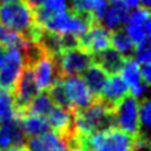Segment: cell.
Here are the masks:
<instances>
[{"instance_id": "1", "label": "cell", "mask_w": 151, "mask_h": 151, "mask_svg": "<svg viewBox=\"0 0 151 151\" xmlns=\"http://www.w3.org/2000/svg\"><path fill=\"white\" fill-rule=\"evenodd\" d=\"M0 23H3L9 29L22 34L30 42H37L42 30L35 23L32 5L23 0L0 4Z\"/></svg>"}, {"instance_id": "2", "label": "cell", "mask_w": 151, "mask_h": 151, "mask_svg": "<svg viewBox=\"0 0 151 151\" xmlns=\"http://www.w3.org/2000/svg\"><path fill=\"white\" fill-rule=\"evenodd\" d=\"M73 129L78 136H87L115 127L113 108L102 100L93 101L86 108L73 111Z\"/></svg>"}, {"instance_id": "3", "label": "cell", "mask_w": 151, "mask_h": 151, "mask_svg": "<svg viewBox=\"0 0 151 151\" xmlns=\"http://www.w3.org/2000/svg\"><path fill=\"white\" fill-rule=\"evenodd\" d=\"M27 65L24 48L10 47L4 50L3 60L0 64V84L1 88L13 91L23 69Z\"/></svg>"}, {"instance_id": "4", "label": "cell", "mask_w": 151, "mask_h": 151, "mask_svg": "<svg viewBox=\"0 0 151 151\" xmlns=\"http://www.w3.org/2000/svg\"><path fill=\"white\" fill-rule=\"evenodd\" d=\"M54 57L62 76H79L93 63V55L81 45L65 48Z\"/></svg>"}, {"instance_id": "5", "label": "cell", "mask_w": 151, "mask_h": 151, "mask_svg": "<svg viewBox=\"0 0 151 151\" xmlns=\"http://www.w3.org/2000/svg\"><path fill=\"white\" fill-rule=\"evenodd\" d=\"M139 105L137 98L126 96L113 107L115 126L131 136H136L140 132Z\"/></svg>"}, {"instance_id": "6", "label": "cell", "mask_w": 151, "mask_h": 151, "mask_svg": "<svg viewBox=\"0 0 151 151\" xmlns=\"http://www.w3.org/2000/svg\"><path fill=\"white\" fill-rule=\"evenodd\" d=\"M125 33L136 45L150 42L151 35V22L149 8L137 6L134 10L129 12V15L124 24Z\"/></svg>"}, {"instance_id": "7", "label": "cell", "mask_w": 151, "mask_h": 151, "mask_svg": "<svg viewBox=\"0 0 151 151\" xmlns=\"http://www.w3.org/2000/svg\"><path fill=\"white\" fill-rule=\"evenodd\" d=\"M59 82L72 111L86 108L94 101V94L89 91L84 79L79 76H63V78H59Z\"/></svg>"}, {"instance_id": "8", "label": "cell", "mask_w": 151, "mask_h": 151, "mask_svg": "<svg viewBox=\"0 0 151 151\" xmlns=\"http://www.w3.org/2000/svg\"><path fill=\"white\" fill-rule=\"evenodd\" d=\"M28 65H30L33 70L39 91H49L50 87L60 78L55 57L49 53L43 52Z\"/></svg>"}, {"instance_id": "9", "label": "cell", "mask_w": 151, "mask_h": 151, "mask_svg": "<svg viewBox=\"0 0 151 151\" xmlns=\"http://www.w3.org/2000/svg\"><path fill=\"white\" fill-rule=\"evenodd\" d=\"M73 137L49 130L43 135L32 137L25 145L28 151H72Z\"/></svg>"}, {"instance_id": "10", "label": "cell", "mask_w": 151, "mask_h": 151, "mask_svg": "<svg viewBox=\"0 0 151 151\" xmlns=\"http://www.w3.org/2000/svg\"><path fill=\"white\" fill-rule=\"evenodd\" d=\"M13 96H14V102H15V106L19 111V115L25 110V107L28 106L33 97L38 94L40 91L37 86L34 74H33V70L30 68V65H25L23 72L20 74V77L17 81L15 86L13 88Z\"/></svg>"}, {"instance_id": "11", "label": "cell", "mask_w": 151, "mask_h": 151, "mask_svg": "<svg viewBox=\"0 0 151 151\" xmlns=\"http://www.w3.org/2000/svg\"><path fill=\"white\" fill-rule=\"evenodd\" d=\"M78 45L92 55H96L111 47V32L101 24H92L79 39Z\"/></svg>"}, {"instance_id": "12", "label": "cell", "mask_w": 151, "mask_h": 151, "mask_svg": "<svg viewBox=\"0 0 151 151\" xmlns=\"http://www.w3.org/2000/svg\"><path fill=\"white\" fill-rule=\"evenodd\" d=\"M120 76L124 79V82L126 83L129 92L131 93V96H134L135 98H144L146 91H147V84L145 83L142 76L140 72L139 64L131 58H126L124 65L120 70Z\"/></svg>"}, {"instance_id": "13", "label": "cell", "mask_w": 151, "mask_h": 151, "mask_svg": "<svg viewBox=\"0 0 151 151\" xmlns=\"http://www.w3.org/2000/svg\"><path fill=\"white\" fill-rule=\"evenodd\" d=\"M34 10L35 23L39 27L45 20L69 12L68 0H28Z\"/></svg>"}, {"instance_id": "14", "label": "cell", "mask_w": 151, "mask_h": 151, "mask_svg": "<svg viewBox=\"0 0 151 151\" xmlns=\"http://www.w3.org/2000/svg\"><path fill=\"white\" fill-rule=\"evenodd\" d=\"M45 119L48 121L49 126L54 131H58L60 134H64L67 136L76 135L74 129H73L74 113L72 110L54 105L53 108L47 113Z\"/></svg>"}, {"instance_id": "15", "label": "cell", "mask_w": 151, "mask_h": 151, "mask_svg": "<svg viewBox=\"0 0 151 151\" xmlns=\"http://www.w3.org/2000/svg\"><path fill=\"white\" fill-rule=\"evenodd\" d=\"M25 139L19 119H13L0 124V150L6 151L15 146L25 145Z\"/></svg>"}, {"instance_id": "16", "label": "cell", "mask_w": 151, "mask_h": 151, "mask_svg": "<svg viewBox=\"0 0 151 151\" xmlns=\"http://www.w3.org/2000/svg\"><path fill=\"white\" fill-rule=\"evenodd\" d=\"M127 93H129V88H127L126 83L121 78V76L116 73L112 74L111 77H108L105 87H103L100 94V100H102L105 103H107L108 106L113 108L122 98L127 96Z\"/></svg>"}, {"instance_id": "17", "label": "cell", "mask_w": 151, "mask_h": 151, "mask_svg": "<svg viewBox=\"0 0 151 151\" xmlns=\"http://www.w3.org/2000/svg\"><path fill=\"white\" fill-rule=\"evenodd\" d=\"M73 12L88 17L91 20H101L108 6L107 0H68Z\"/></svg>"}, {"instance_id": "18", "label": "cell", "mask_w": 151, "mask_h": 151, "mask_svg": "<svg viewBox=\"0 0 151 151\" xmlns=\"http://www.w3.org/2000/svg\"><path fill=\"white\" fill-rule=\"evenodd\" d=\"M19 124L25 137H35V136L43 135L49 131L50 126L47 121L45 116L30 115V113H20L19 115Z\"/></svg>"}, {"instance_id": "19", "label": "cell", "mask_w": 151, "mask_h": 151, "mask_svg": "<svg viewBox=\"0 0 151 151\" xmlns=\"http://www.w3.org/2000/svg\"><path fill=\"white\" fill-rule=\"evenodd\" d=\"M125 59H126L125 57H122L120 53H117L111 47L108 49L101 52V53L93 55V62L97 63L100 67H102L108 74L119 73L122 68V65H124Z\"/></svg>"}, {"instance_id": "20", "label": "cell", "mask_w": 151, "mask_h": 151, "mask_svg": "<svg viewBox=\"0 0 151 151\" xmlns=\"http://www.w3.org/2000/svg\"><path fill=\"white\" fill-rule=\"evenodd\" d=\"M84 82L94 96H100L103 87L108 79V73L97 63H92L89 67L84 70Z\"/></svg>"}, {"instance_id": "21", "label": "cell", "mask_w": 151, "mask_h": 151, "mask_svg": "<svg viewBox=\"0 0 151 151\" xmlns=\"http://www.w3.org/2000/svg\"><path fill=\"white\" fill-rule=\"evenodd\" d=\"M127 15H129V12L125 10V9L108 4L106 12L102 15L100 22L102 23L101 25L105 27L107 30L116 32V30H120L124 27Z\"/></svg>"}, {"instance_id": "22", "label": "cell", "mask_w": 151, "mask_h": 151, "mask_svg": "<svg viewBox=\"0 0 151 151\" xmlns=\"http://www.w3.org/2000/svg\"><path fill=\"white\" fill-rule=\"evenodd\" d=\"M54 106V102L52 100L50 94L47 91H40L38 94L33 97V100L28 103L25 110L22 113H30V115H39V116H47Z\"/></svg>"}, {"instance_id": "23", "label": "cell", "mask_w": 151, "mask_h": 151, "mask_svg": "<svg viewBox=\"0 0 151 151\" xmlns=\"http://www.w3.org/2000/svg\"><path fill=\"white\" fill-rule=\"evenodd\" d=\"M19 111L14 102L12 91L0 88V124L13 119H18Z\"/></svg>"}, {"instance_id": "24", "label": "cell", "mask_w": 151, "mask_h": 151, "mask_svg": "<svg viewBox=\"0 0 151 151\" xmlns=\"http://www.w3.org/2000/svg\"><path fill=\"white\" fill-rule=\"evenodd\" d=\"M111 48H113L122 57L129 58L131 54H134L135 44L124 30H116L113 32V34H111Z\"/></svg>"}, {"instance_id": "25", "label": "cell", "mask_w": 151, "mask_h": 151, "mask_svg": "<svg viewBox=\"0 0 151 151\" xmlns=\"http://www.w3.org/2000/svg\"><path fill=\"white\" fill-rule=\"evenodd\" d=\"M28 40L19 33L9 29L3 23H0V45L5 47V48H10V47H20L24 48L28 44Z\"/></svg>"}, {"instance_id": "26", "label": "cell", "mask_w": 151, "mask_h": 151, "mask_svg": "<svg viewBox=\"0 0 151 151\" xmlns=\"http://www.w3.org/2000/svg\"><path fill=\"white\" fill-rule=\"evenodd\" d=\"M139 122H140V127H142L144 131L142 132H147L151 125V105L149 100L142 101L139 105Z\"/></svg>"}, {"instance_id": "27", "label": "cell", "mask_w": 151, "mask_h": 151, "mask_svg": "<svg viewBox=\"0 0 151 151\" xmlns=\"http://www.w3.org/2000/svg\"><path fill=\"white\" fill-rule=\"evenodd\" d=\"M135 62L139 65H146L151 63V49H150V42L139 44L135 47L134 50Z\"/></svg>"}, {"instance_id": "28", "label": "cell", "mask_w": 151, "mask_h": 151, "mask_svg": "<svg viewBox=\"0 0 151 151\" xmlns=\"http://www.w3.org/2000/svg\"><path fill=\"white\" fill-rule=\"evenodd\" d=\"M107 1L111 5L120 6L127 12H131L137 6H140V0H107Z\"/></svg>"}, {"instance_id": "29", "label": "cell", "mask_w": 151, "mask_h": 151, "mask_svg": "<svg viewBox=\"0 0 151 151\" xmlns=\"http://www.w3.org/2000/svg\"><path fill=\"white\" fill-rule=\"evenodd\" d=\"M150 4H151V0H140V5H141V6L149 8Z\"/></svg>"}, {"instance_id": "30", "label": "cell", "mask_w": 151, "mask_h": 151, "mask_svg": "<svg viewBox=\"0 0 151 151\" xmlns=\"http://www.w3.org/2000/svg\"><path fill=\"white\" fill-rule=\"evenodd\" d=\"M19 0H0V4H9V3H15Z\"/></svg>"}, {"instance_id": "31", "label": "cell", "mask_w": 151, "mask_h": 151, "mask_svg": "<svg viewBox=\"0 0 151 151\" xmlns=\"http://www.w3.org/2000/svg\"><path fill=\"white\" fill-rule=\"evenodd\" d=\"M3 55H4V49H3V47L0 45V64H1V60H3Z\"/></svg>"}, {"instance_id": "32", "label": "cell", "mask_w": 151, "mask_h": 151, "mask_svg": "<svg viewBox=\"0 0 151 151\" xmlns=\"http://www.w3.org/2000/svg\"><path fill=\"white\" fill-rule=\"evenodd\" d=\"M0 88H1V84H0Z\"/></svg>"}, {"instance_id": "33", "label": "cell", "mask_w": 151, "mask_h": 151, "mask_svg": "<svg viewBox=\"0 0 151 151\" xmlns=\"http://www.w3.org/2000/svg\"><path fill=\"white\" fill-rule=\"evenodd\" d=\"M0 151H3V150H0Z\"/></svg>"}]
</instances>
